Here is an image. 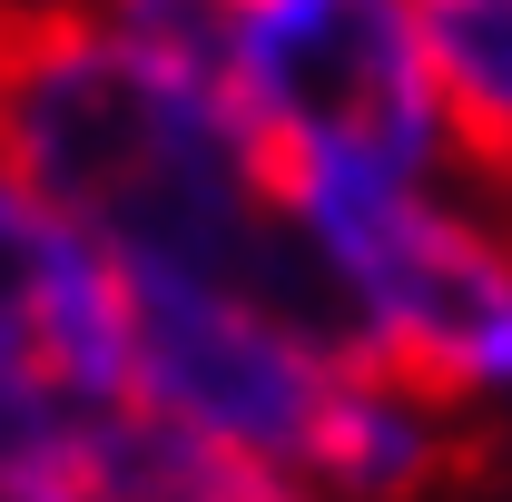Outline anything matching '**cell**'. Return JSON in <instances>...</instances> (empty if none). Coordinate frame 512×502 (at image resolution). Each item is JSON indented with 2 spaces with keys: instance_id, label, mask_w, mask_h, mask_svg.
I'll list each match as a JSON object with an SVG mask.
<instances>
[{
  "instance_id": "8fae6325",
  "label": "cell",
  "mask_w": 512,
  "mask_h": 502,
  "mask_svg": "<svg viewBox=\"0 0 512 502\" xmlns=\"http://www.w3.org/2000/svg\"><path fill=\"white\" fill-rule=\"evenodd\" d=\"M99 0H0V40H30V30H60V20H89Z\"/></svg>"
},
{
  "instance_id": "5b68a950",
  "label": "cell",
  "mask_w": 512,
  "mask_h": 502,
  "mask_svg": "<svg viewBox=\"0 0 512 502\" xmlns=\"http://www.w3.org/2000/svg\"><path fill=\"white\" fill-rule=\"evenodd\" d=\"M128 355L119 266L0 158V365L60 384L69 404H109Z\"/></svg>"
},
{
  "instance_id": "ba28073f",
  "label": "cell",
  "mask_w": 512,
  "mask_h": 502,
  "mask_svg": "<svg viewBox=\"0 0 512 502\" xmlns=\"http://www.w3.org/2000/svg\"><path fill=\"white\" fill-rule=\"evenodd\" d=\"M424 10V50L444 79L453 138L483 178L512 168V0H414Z\"/></svg>"
},
{
  "instance_id": "3957f363",
  "label": "cell",
  "mask_w": 512,
  "mask_h": 502,
  "mask_svg": "<svg viewBox=\"0 0 512 502\" xmlns=\"http://www.w3.org/2000/svg\"><path fill=\"white\" fill-rule=\"evenodd\" d=\"M217 89L276 197L473 168L414 0H247L217 50Z\"/></svg>"
},
{
  "instance_id": "9c48e42d",
  "label": "cell",
  "mask_w": 512,
  "mask_h": 502,
  "mask_svg": "<svg viewBox=\"0 0 512 502\" xmlns=\"http://www.w3.org/2000/svg\"><path fill=\"white\" fill-rule=\"evenodd\" d=\"M89 404H69L60 384H40V375H20V365H0V502H20L30 493V473L60 453V434L79 424Z\"/></svg>"
},
{
  "instance_id": "277c9868",
  "label": "cell",
  "mask_w": 512,
  "mask_h": 502,
  "mask_svg": "<svg viewBox=\"0 0 512 502\" xmlns=\"http://www.w3.org/2000/svg\"><path fill=\"white\" fill-rule=\"evenodd\" d=\"M355 355L316 315L306 276H168L128 286V355L119 404H148L158 424L227 443L247 463H276L306 483L325 404L345 394Z\"/></svg>"
},
{
  "instance_id": "30bf717a",
  "label": "cell",
  "mask_w": 512,
  "mask_h": 502,
  "mask_svg": "<svg viewBox=\"0 0 512 502\" xmlns=\"http://www.w3.org/2000/svg\"><path fill=\"white\" fill-rule=\"evenodd\" d=\"M237 10H247V0H99L109 30H128L138 50H168V60H188V69H217Z\"/></svg>"
},
{
  "instance_id": "7c38bea8",
  "label": "cell",
  "mask_w": 512,
  "mask_h": 502,
  "mask_svg": "<svg viewBox=\"0 0 512 502\" xmlns=\"http://www.w3.org/2000/svg\"><path fill=\"white\" fill-rule=\"evenodd\" d=\"M503 188H512V168H503Z\"/></svg>"
},
{
  "instance_id": "6da1fadb",
  "label": "cell",
  "mask_w": 512,
  "mask_h": 502,
  "mask_svg": "<svg viewBox=\"0 0 512 502\" xmlns=\"http://www.w3.org/2000/svg\"><path fill=\"white\" fill-rule=\"evenodd\" d=\"M0 158L119 266V286L296 276L276 178L217 69L138 50L99 10L0 40Z\"/></svg>"
},
{
  "instance_id": "8992f818",
  "label": "cell",
  "mask_w": 512,
  "mask_h": 502,
  "mask_svg": "<svg viewBox=\"0 0 512 502\" xmlns=\"http://www.w3.org/2000/svg\"><path fill=\"white\" fill-rule=\"evenodd\" d=\"M20 502H316L296 473L247 463L227 443H197L178 424H158L148 404H89L60 434V453L30 473Z\"/></svg>"
},
{
  "instance_id": "7a4b0ae2",
  "label": "cell",
  "mask_w": 512,
  "mask_h": 502,
  "mask_svg": "<svg viewBox=\"0 0 512 502\" xmlns=\"http://www.w3.org/2000/svg\"><path fill=\"white\" fill-rule=\"evenodd\" d=\"M286 247L335 345L463 414H512V188L483 168L286 188Z\"/></svg>"
},
{
  "instance_id": "52a82bcc",
  "label": "cell",
  "mask_w": 512,
  "mask_h": 502,
  "mask_svg": "<svg viewBox=\"0 0 512 502\" xmlns=\"http://www.w3.org/2000/svg\"><path fill=\"white\" fill-rule=\"evenodd\" d=\"M453 473V414L414 384L355 365L345 394L325 404L316 453H306V493L316 502H424Z\"/></svg>"
}]
</instances>
